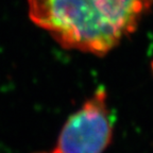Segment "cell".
Masks as SVG:
<instances>
[{
  "label": "cell",
  "mask_w": 153,
  "mask_h": 153,
  "mask_svg": "<svg viewBox=\"0 0 153 153\" xmlns=\"http://www.w3.org/2000/svg\"><path fill=\"white\" fill-rule=\"evenodd\" d=\"M31 20L65 49L102 55L133 33L153 0H28Z\"/></svg>",
  "instance_id": "cell-1"
},
{
  "label": "cell",
  "mask_w": 153,
  "mask_h": 153,
  "mask_svg": "<svg viewBox=\"0 0 153 153\" xmlns=\"http://www.w3.org/2000/svg\"><path fill=\"white\" fill-rule=\"evenodd\" d=\"M113 136V120L106 93L99 88L70 116L52 153H103Z\"/></svg>",
  "instance_id": "cell-2"
},
{
  "label": "cell",
  "mask_w": 153,
  "mask_h": 153,
  "mask_svg": "<svg viewBox=\"0 0 153 153\" xmlns=\"http://www.w3.org/2000/svg\"><path fill=\"white\" fill-rule=\"evenodd\" d=\"M152 69H153V63H152Z\"/></svg>",
  "instance_id": "cell-3"
}]
</instances>
